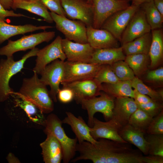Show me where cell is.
I'll return each mask as SVG.
<instances>
[{
	"instance_id": "cell-24",
	"label": "cell",
	"mask_w": 163,
	"mask_h": 163,
	"mask_svg": "<svg viewBox=\"0 0 163 163\" xmlns=\"http://www.w3.org/2000/svg\"><path fill=\"white\" fill-rule=\"evenodd\" d=\"M126 57L122 46L94 49L90 63L99 65H111Z\"/></svg>"
},
{
	"instance_id": "cell-4",
	"label": "cell",
	"mask_w": 163,
	"mask_h": 163,
	"mask_svg": "<svg viewBox=\"0 0 163 163\" xmlns=\"http://www.w3.org/2000/svg\"><path fill=\"white\" fill-rule=\"evenodd\" d=\"M62 120L56 114L51 113L46 119L44 133L54 135L60 143L63 152V162L68 163L74 158L76 152L78 140L72 139L66 134L62 127Z\"/></svg>"
},
{
	"instance_id": "cell-42",
	"label": "cell",
	"mask_w": 163,
	"mask_h": 163,
	"mask_svg": "<svg viewBox=\"0 0 163 163\" xmlns=\"http://www.w3.org/2000/svg\"><path fill=\"white\" fill-rule=\"evenodd\" d=\"M9 17H24L30 18L22 14L16 13L13 11H9L5 9L0 3V20L5 21V18Z\"/></svg>"
},
{
	"instance_id": "cell-26",
	"label": "cell",
	"mask_w": 163,
	"mask_h": 163,
	"mask_svg": "<svg viewBox=\"0 0 163 163\" xmlns=\"http://www.w3.org/2000/svg\"><path fill=\"white\" fill-rule=\"evenodd\" d=\"M11 8L15 10L20 8L27 10L42 17L49 23L53 22L48 9L40 0L13 1Z\"/></svg>"
},
{
	"instance_id": "cell-43",
	"label": "cell",
	"mask_w": 163,
	"mask_h": 163,
	"mask_svg": "<svg viewBox=\"0 0 163 163\" xmlns=\"http://www.w3.org/2000/svg\"><path fill=\"white\" fill-rule=\"evenodd\" d=\"M143 163H163V157L155 155H143Z\"/></svg>"
},
{
	"instance_id": "cell-9",
	"label": "cell",
	"mask_w": 163,
	"mask_h": 163,
	"mask_svg": "<svg viewBox=\"0 0 163 163\" xmlns=\"http://www.w3.org/2000/svg\"><path fill=\"white\" fill-rule=\"evenodd\" d=\"M93 10L92 27L100 29L105 21L115 12L125 9L129 2L117 0H92Z\"/></svg>"
},
{
	"instance_id": "cell-17",
	"label": "cell",
	"mask_w": 163,
	"mask_h": 163,
	"mask_svg": "<svg viewBox=\"0 0 163 163\" xmlns=\"http://www.w3.org/2000/svg\"><path fill=\"white\" fill-rule=\"evenodd\" d=\"M138 108L137 104L133 98L116 97L111 119L121 128L128 123L130 116Z\"/></svg>"
},
{
	"instance_id": "cell-27",
	"label": "cell",
	"mask_w": 163,
	"mask_h": 163,
	"mask_svg": "<svg viewBox=\"0 0 163 163\" xmlns=\"http://www.w3.org/2000/svg\"><path fill=\"white\" fill-rule=\"evenodd\" d=\"M152 39L149 55L151 66L154 68L162 60L163 57V31L162 28L151 31Z\"/></svg>"
},
{
	"instance_id": "cell-31",
	"label": "cell",
	"mask_w": 163,
	"mask_h": 163,
	"mask_svg": "<svg viewBox=\"0 0 163 163\" xmlns=\"http://www.w3.org/2000/svg\"><path fill=\"white\" fill-rule=\"evenodd\" d=\"M150 60L149 54H137L126 56L124 60L138 76L145 71Z\"/></svg>"
},
{
	"instance_id": "cell-2",
	"label": "cell",
	"mask_w": 163,
	"mask_h": 163,
	"mask_svg": "<svg viewBox=\"0 0 163 163\" xmlns=\"http://www.w3.org/2000/svg\"><path fill=\"white\" fill-rule=\"evenodd\" d=\"M46 86L34 72L31 77L23 79L18 92L43 114L49 113L54 110V101Z\"/></svg>"
},
{
	"instance_id": "cell-15",
	"label": "cell",
	"mask_w": 163,
	"mask_h": 163,
	"mask_svg": "<svg viewBox=\"0 0 163 163\" xmlns=\"http://www.w3.org/2000/svg\"><path fill=\"white\" fill-rule=\"evenodd\" d=\"M63 87H67L73 91L74 99L76 103L80 104L84 100L98 96L100 94L101 85L94 78L70 82H62Z\"/></svg>"
},
{
	"instance_id": "cell-41",
	"label": "cell",
	"mask_w": 163,
	"mask_h": 163,
	"mask_svg": "<svg viewBox=\"0 0 163 163\" xmlns=\"http://www.w3.org/2000/svg\"><path fill=\"white\" fill-rule=\"evenodd\" d=\"M147 80L152 82H162L163 68L161 67L149 72L146 76Z\"/></svg>"
},
{
	"instance_id": "cell-35",
	"label": "cell",
	"mask_w": 163,
	"mask_h": 163,
	"mask_svg": "<svg viewBox=\"0 0 163 163\" xmlns=\"http://www.w3.org/2000/svg\"><path fill=\"white\" fill-rule=\"evenodd\" d=\"M100 85L103 83L112 84L119 81L109 65H102L94 78Z\"/></svg>"
},
{
	"instance_id": "cell-39",
	"label": "cell",
	"mask_w": 163,
	"mask_h": 163,
	"mask_svg": "<svg viewBox=\"0 0 163 163\" xmlns=\"http://www.w3.org/2000/svg\"><path fill=\"white\" fill-rule=\"evenodd\" d=\"M40 0L51 12L66 17V13L62 6L60 0Z\"/></svg>"
},
{
	"instance_id": "cell-12",
	"label": "cell",
	"mask_w": 163,
	"mask_h": 163,
	"mask_svg": "<svg viewBox=\"0 0 163 163\" xmlns=\"http://www.w3.org/2000/svg\"><path fill=\"white\" fill-rule=\"evenodd\" d=\"M66 17L72 20H78L86 27L93 26L92 4L87 0H60Z\"/></svg>"
},
{
	"instance_id": "cell-11",
	"label": "cell",
	"mask_w": 163,
	"mask_h": 163,
	"mask_svg": "<svg viewBox=\"0 0 163 163\" xmlns=\"http://www.w3.org/2000/svg\"><path fill=\"white\" fill-rule=\"evenodd\" d=\"M102 65L80 62L64 61V75L61 82L94 78Z\"/></svg>"
},
{
	"instance_id": "cell-23",
	"label": "cell",
	"mask_w": 163,
	"mask_h": 163,
	"mask_svg": "<svg viewBox=\"0 0 163 163\" xmlns=\"http://www.w3.org/2000/svg\"><path fill=\"white\" fill-rule=\"evenodd\" d=\"M46 134V139L40 144L43 161L45 163H60L63 159L61 145L52 134L48 133Z\"/></svg>"
},
{
	"instance_id": "cell-48",
	"label": "cell",
	"mask_w": 163,
	"mask_h": 163,
	"mask_svg": "<svg viewBox=\"0 0 163 163\" xmlns=\"http://www.w3.org/2000/svg\"><path fill=\"white\" fill-rule=\"evenodd\" d=\"M117 0L121 1L126 2H129V1L130 0L131 1V0Z\"/></svg>"
},
{
	"instance_id": "cell-13",
	"label": "cell",
	"mask_w": 163,
	"mask_h": 163,
	"mask_svg": "<svg viewBox=\"0 0 163 163\" xmlns=\"http://www.w3.org/2000/svg\"><path fill=\"white\" fill-rule=\"evenodd\" d=\"M62 39L60 36H58L50 44L39 50L34 72L40 75L45 67L55 60L59 59L65 61L66 57L62 49Z\"/></svg>"
},
{
	"instance_id": "cell-6",
	"label": "cell",
	"mask_w": 163,
	"mask_h": 163,
	"mask_svg": "<svg viewBox=\"0 0 163 163\" xmlns=\"http://www.w3.org/2000/svg\"><path fill=\"white\" fill-rule=\"evenodd\" d=\"M56 24V27L66 38L75 42L85 43H88L86 26L81 21L72 20L66 17L50 12Z\"/></svg>"
},
{
	"instance_id": "cell-34",
	"label": "cell",
	"mask_w": 163,
	"mask_h": 163,
	"mask_svg": "<svg viewBox=\"0 0 163 163\" xmlns=\"http://www.w3.org/2000/svg\"><path fill=\"white\" fill-rule=\"evenodd\" d=\"M145 137L149 143L148 155L163 157V134H145Z\"/></svg>"
},
{
	"instance_id": "cell-46",
	"label": "cell",
	"mask_w": 163,
	"mask_h": 163,
	"mask_svg": "<svg viewBox=\"0 0 163 163\" xmlns=\"http://www.w3.org/2000/svg\"><path fill=\"white\" fill-rule=\"evenodd\" d=\"M12 0H0V3L6 9H10L13 4Z\"/></svg>"
},
{
	"instance_id": "cell-33",
	"label": "cell",
	"mask_w": 163,
	"mask_h": 163,
	"mask_svg": "<svg viewBox=\"0 0 163 163\" xmlns=\"http://www.w3.org/2000/svg\"><path fill=\"white\" fill-rule=\"evenodd\" d=\"M110 66L119 81H131L135 77L133 71L124 60L118 61Z\"/></svg>"
},
{
	"instance_id": "cell-28",
	"label": "cell",
	"mask_w": 163,
	"mask_h": 163,
	"mask_svg": "<svg viewBox=\"0 0 163 163\" xmlns=\"http://www.w3.org/2000/svg\"><path fill=\"white\" fill-rule=\"evenodd\" d=\"M152 39L151 32L122 45L126 56L137 54H148Z\"/></svg>"
},
{
	"instance_id": "cell-14",
	"label": "cell",
	"mask_w": 163,
	"mask_h": 163,
	"mask_svg": "<svg viewBox=\"0 0 163 163\" xmlns=\"http://www.w3.org/2000/svg\"><path fill=\"white\" fill-rule=\"evenodd\" d=\"M151 31L144 13L140 6L124 30L120 42L123 45Z\"/></svg>"
},
{
	"instance_id": "cell-40",
	"label": "cell",
	"mask_w": 163,
	"mask_h": 163,
	"mask_svg": "<svg viewBox=\"0 0 163 163\" xmlns=\"http://www.w3.org/2000/svg\"><path fill=\"white\" fill-rule=\"evenodd\" d=\"M57 96L59 101L64 104L70 102L74 99V97L72 90L67 87H63L62 89H60Z\"/></svg>"
},
{
	"instance_id": "cell-50",
	"label": "cell",
	"mask_w": 163,
	"mask_h": 163,
	"mask_svg": "<svg viewBox=\"0 0 163 163\" xmlns=\"http://www.w3.org/2000/svg\"><path fill=\"white\" fill-rule=\"evenodd\" d=\"M87 1H88V2H89L90 3L92 4V0H87Z\"/></svg>"
},
{
	"instance_id": "cell-3",
	"label": "cell",
	"mask_w": 163,
	"mask_h": 163,
	"mask_svg": "<svg viewBox=\"0 0 163 163\" xmlns=\"http://www.w3.org/2000/svg\"><path fill=\"white\" fill-rule=\"evenodd\" d=\"M39 49L35 47L24 55L21 59L15 61L13 55L0 60V102L8 100L13 91L9 85L11 77L20 72L29 58L36 56Z\"/></svg>"
},
{
	"instance_id": "cell-44",
	"label": "cell",
	"mask_w": 163,
	"mask_h": 163,
	"mask_svg": "<svg viewBox=\"0 0 163 163\" xmlns=\"http://www.w3.org/2000/svg\"><path fill=\"white\" fill-rule=\"evenodd\" d=\"M134 99L137 104H144L153 100L147 95L141 94L134 89Z\"/></svg>"
},
{
	"instance_id": "cell-20",
	"label": "cell",
	"mask_w": 163,
	"mask_h": 163,
	"mask_svg": "<svg viewBox=\"0 0 163 163\" xmlns=\"http://www.w3.org/2000/svg\"><path fill=\"white\" fill-rule=\"evenodd\" d=\"M11 96L14 98L15 107H19L22 110L30 122L37 126L45 127L46 118L43 113L35 105L18 92L13 91Z\"/></svg>"
},
{
	"instance_id": "cell-45",
	"label": "cell",
	"mask_w": 163,
	"mask_h": 163,
	"mask_svg": "<svg viewBox=\"0 0 163 163\" xmlns=\"http://www.w3.org/2000/svg\"><path fill=\"white\" fill-rule=\"evenodd\" d=\"M153 1L156 8L163 16V0H153Z\"/></svg>"
},
{
	"instance_id": "cell-49",
	"label": "cell",
	"mask_w": 163,
	"mask_h": 163,
	"mask_svg": "<svg viewBox=\"0 0 163 163\" xmlns=\"http://www.w3.org/2000/svg\"><path fill=\"white\" fill-rule=\"evenodd\" d=\"M13 1H27V0H12Z\"/></svg>"
},
{
	"instance_id": "cell-8",
	"label": "cell",
	"mask_w": 163,
	"mask_h": 163,
	"mask_svg": "<svg viewBox=\"0 0 163 163\" xmlns=\"http://www.w3.org/2000/svg\"><path fill=\"white\" fill-rule=\"evenodd\" d=\"M140 5L132 4L115 12L105 21L101 29L107 30L120 41L123 33Z\"/></svg>"
},
{
	"instance_id": "cell-38",
	"label": "cell",
	"mask_w": 163,
	"mask_h": 163,
	"mask_svg": "<svg viewBox=\"0 0 163 163\" xmlns=\"http://www.w3.org/2000/svg\"><path fill=\"white\" fill-rule=\"evenodd\" d=\"M138 108L144 111L153 117L163 110V106L161 102L152 100L144 104H137Z\"/></svg>"
},
{
	"instance_id": "cell-1",
	"label": "cell",
	"mask_w": 163,
	"mask_h": 163,
	"mask_svg": "<svg viewBox=\"0 0 163 163\" xmlns=\"http://www.w3.org/2000/svg\"><path fill=\"white\" fill-rule=\"evenodd\" d=\"M77 160H90L94 163H143V155L126 142L99 138L94 143L84 141L78 143Z\"/></svg>"
},
{
	"instance_id": "cell-5",
	"label": "cell",
	"mask_w": 163,
	"mask_h": 163,
	"mask_svg": "<svg viewBox=\"0 0 163 163\" xmlns=\"http://www.w3.org/2000/svg\"><path fill=\"white\" fill-rule=\"evenodd\" d=\"M55 36L54 31H44L27 36H24L15 41L9 40L7 44L0 48V55L9 58L15 53L32 49L43 42H48Z\"/></svg>"
},
{
	"instance_id": "cell-22",
	"label": "cell",
	"mask_w": 163,
	"mask_h": 163,
	"mask_svg": "<svg viewBox=\"0 0 163 163\" xmlns=\"http://www.w3.org/2000/svg\"><path fill=\"white\" fill-rule=\"evenodd\" d=\"M146 133L128 123L120 129L119 134L125 142L136 147L145 155L148 154L149 143L145 138Z\"/></svg>"
},
{
	"instance_id": "cell-36",
	"label": "cell",
	"mask_w": 163,
	"mask_h": 163,
	"mask_svg": "<svg viewBox=\"0 0 163 163\" xmlns=\"http://www.w3.org/2000/svg\"><path fill=\"white\" fill-rule=\"evenodd\" d=\"M131 82L132 88L139 93L148 96L154 101L161 102L162 100L158 92L146 85L137 77H135Z\"/></svg>"
},
{
	"instance_id": "cell-18",
	"label": "cell",
	"mask_w": 163,
	"mask_h": 163,
	"mask_svg": "<svg viewBox=\"0 0 163 163\" xmlns=\"http://www.w3.org/2000/svg\"><path fill=\"white\" fill-rule=\"evenodd\" d=\"M88 43L94 49L119 47V41L107 30L86 27Z\"/></svg>"
},
{
	"instance_id": "cell-19",
	"label": "cell",
	"mask_w": 163,
	"mask_h": 163,
	"mask_svg": "<svg viewBox=\"0 0 163 163\" xmlns=\"http://www.w3.org/2000/svg\"><path fill=\"white\" fill-rule=\"evenodd\" d=\"M93 123L90 130L91 136L94 139L104 138L126 142L119 135V131L121 128L112 119L105 122L94 117Z\"/></svg>"
},
{
	"instance_id": "cell-29",
	"label": "cell",
	"mask_w": 163,
	"mask_h": 163,
	"mask_svg": "<svg viewBox=\"0 0 163 163\" xmlns=\"http://www.w3.org/2000/svg\"><path fill=\"white\" fill-rule=\"evenodd\" d=\"M131 81H121L112 84H101V91L116 98L119 97H134V92Z\"/></svg>"
},
{
	"instance_id": "cell-16",
	"label": "cell",
	"mask_w": 163,
	"mask_h": 163,
	"mask_svg": "<svg viewBox=\"0 0 163 163\" xmlns=\"http://www.w3.org/2000/svg\"><path fill=\"white\" fill-rule=\"evenodd\" d=\"M62 46L67 61L90 63L94 49L88 43H82L62 39Z\"/></svg>"
},
{
	"instance_id": "cell-21",
	"label": "cell",
	"mask_w": 163,
	"mask_h": 163,
	"mask_svg": "<svg viewBox=\"0 0 163 163\" xmlns=\"http://www.w3.org/2000/svg\"><path fill=\"white\" fill-rule=\"evenodd\" d=\"M66 116L62 120V122L71 126L78 143L86 141L94 143L97 142V140L94 139L91 134L90 127L82 117H77L70 112H66Z\"/></svg>"
},
{
	"instance_id": "cell-7",
	"label": "cell",
	"mask_w": 163,
	"mask_h": 163,
	"mask_svg": "<svg viewBox=\"0 0 163 163\" xmlns=\"http://www.w3.org/2000/svg\"><path fill=\"white\" fill-rule=\"evenodd\" d=\"M99 96L83 100L80 104L82 108L87 111L88 125L90 127L93 126L94 116L97 112L102 113L107 121L112 117L114 105V97L105 92L101 93Z\"/></svg>"
},
{
	"instance_id": "cell-30",
	"label": "cell",
	"mask_w": 163,
	"mask_h": 163,
	"mask_svg": "<svg viewBox=\"0 0 163 163\" xmlns=\"http://www.w3.org/2000/svg\"><path fill=\"white\" fill-rule=\"evenodd\" d=\"M140 6L144 13L151 30L162 28L163 16L155 7L153 0L144 3Z\"/></svg>"
},
{
	"instance_id": "cell-37",
	"label": "cell",
	"mask_w": 163,
	"mask_h": 163,
	"mask_svg": "<svg viewBox=\"0 0 163 163\" xmlns=\"http://www.w3.org/2000/svg\"><path fill=\"white\" fill-rule=\"evenodd\" d=\"M146 133L149 134H163V110L153 118Z\"/></svg>"
},
{
	"instance_id": "cell-47",
	"label": "cell",
	"mask_w": 163,
	"mask_h": 163,
	"mask_svg": "<svg viewBox=\"0 0 163 163\" xmlns=\"http://www.w3.org/2000/svg\"><path fill=\"white\" fill-rule=\"evenodd\" d=\"M151 0H131L132 4L139 5Z\"/></svg>"
},
{
	"instance_id": "cell-32",
	"label": "cell",
	"mask_w": 163,
	"mask_h": 163,
	"mask_svg": "<svg viewBox=\"0 0 163 163\" xmlns=\"http://www.w3.org/2000/svg\"><path fill=\"white\" fill-rule=\"evenodd\" d=\"M153 118L144 111L138 108L130 116L128 123L146 133V130Z\"/></svg>"
},
{
	"instance_id": "cell-10",
	"label": "cell",
	"mask_w": 163,
	"mask_h": 163,
	"mask_svg": "<svg viewBox=\"0 0 163 163\" xmlns=\"http://www.w3.org/2000/svg\"><path fill=\"white\" fill-rule=\"evenodd\" d=\"M64 61L57 59L47 65L40 74L41 81L46 85H49L51 97L54 102L57 101V93L64 75Z\"/></svg>"
},
{
	"instance_id": "cell-25",
	"label": "cell",
	"mask_w": 163,
	"mask_h": 163,
	"mask_svg": "<svg viewBox=\"0 0 163 163\" xmlns=\"http://www.w3.org/2000/svg\"><path fill=\"white\" fill-rule=\"evenodd\" d=\"M53 27L50 26H37L31 24L14 25L10 24L0 20V45L12 37L34 31L45 30Z\"/></svg>"
}]
</instances>
